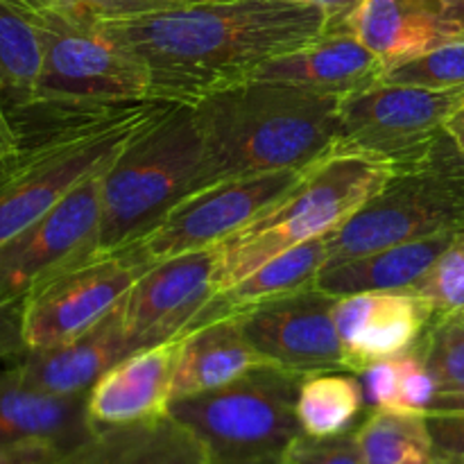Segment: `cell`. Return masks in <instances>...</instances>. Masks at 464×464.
I'll list each match as a JSON object with an SVG mask.
<instances>
[{
	"mask_svg": "<svg viewBox=\"0 0 464 464\" xmlns=\"http://www.w3.org/2000/svg\"><path fill=\"white\" fill-rule=\"evenodd\" d=\"M95 21L143 63L150 98L179 104L252 80L329 30L326 14L304 0H218Z\"/></svg>",
	"mask_w": 464,
	"mask_h": 464,
	"instance_id": "cell-1",
	"label": "cell"
},
{
	"mask_svg": "<svg viewBox=\"0 0 464 464\" xmlns=\"http://www.w3.org/2000/svg\"><path fill=\"white\" fill-rule=\"evenodd\" d=\"M190 107L202 140L193 193L267 172L308 170L343 143L340 98L284 82H240Z\"/></svg>",
	"mask_w": 464,
	"mask_h": 464,
	"instance_id": "cell-2",
	"label": "cell"
},
{
	"mask_svg": "<svg viewBox=\"0 0 464 464\" xmlns=\"http://www.w3.org/2000/svg\"><path fill=\"white\" fill-rule=\"evenodd\" d=\"M170 102L134 100L77 109H25L39 113L34 131L0 161V247L30 229L72 188L102 175L136 131ZM16 113V116H18Z\"/></svg>",
	"mask_w": 464,
	"mask_h": 464,
	"instance_id": "cell-3",
	"label": "cell"
},
{
	"mask_svg": "<svg viewBox=\"0 0 464 464\" xmlns=\"http://www.w3.org/2000/svg\"><path fill=\"white\" fill-rule=\"evenodd\" d=\"M388 161L338 150L322 159L285 198L216 247V295L270 258L324 238L352 220L392 177Z\"/></svg>",
	"mask_w": 464,
	"mask_h": 464,
	"instance_id": "cell-4",
	"label": "cell"
},
{
	"mask_svg": "<svg viewBox=\"0 0 464 464\" xmlns=\"http://www.w3.org/2000/svg\"><path fill=\"white\" fill-rule=\"evenodd\" d=\"M199 159L193 107L170 102L104 170L98 252H121L150 234L193 193Z\"/></svg>",
	"mask_w": 464,
	"mask_h": 464,
	"instance_id": "cell-5",
	"label": "cell"
},
{
	"mask_svg": "<svg viewBox=\"0 0 464 464\" xmlns=\"http://www.w3.org/2000/svg\"><path fill=\"white\" fill-rule=\"evenodd\" d=\"M302 381L295 372L258 365L222 388L175 399L168 415L193 433L208 464H284L302 435Z\"/></svg>",
	"mask_w": 464,
	"mask_h": 464,
	"instance_id": "cell-6",
	"label": "cell"
},
{
	"mask_svg": "<svg viewBox=\"0 0 464 464\" xmlns=\"http://www.w3.org/2000/svg\"><path fill=\"white\" fill-rule=\"evenodd\" d=\"M460 231L464 150L444 130L424 157L397 168L383 188L326 238V266L392 245Z\"/></svg>",
	"mask_w": 464,
	"mask_h": 464,
	"instance_id": "cell-7",
	"label": "cell"
},
{
	"mask_svg": "<svg viewBox=\"0 0 464 464\" xmlns=\"http://www.w3.org/2000/svg\"><path fill=\"white\" fill-rule=\"evenodd\" d=\"M44 62L25 109H77L134 102L150 98L143 63L113 44L86 9L75 14L45 12L34 16Z\"/></svg>",
	"mask_w": 464,
	"mask_h": 464,
	"instance_id": "cell-8",
	"label": "cell"
},
{
	"mask_svg": "<svg viewBox=\"0 0 464 464\" xmlns=\"http://www.w3.org/2000/svg\"><path fill=\"white\" fill-rule=\"evenodd\" d=\"M308 170L267 172L198 190L181 199L150 234L118 254L148 270L181 254L218 247L285 198Z\"/></svg>",
	"mask_w": 464,
	"mask_h": 464,
	"instance_id": "cell-9",
	"label": "cell"
},
{
	"mask_svg": "<svg viewBox=\"0 0 464 464\" xmlns=\"http://www.w3.org/2000/svg\"><path fill=\"white\" fill-rule=\"evenodd\" d=\"M464 100V91L381 84L340 98L343 152H361L397 168L424 157L449 118Z\"/></svg>",
	"mask_w": 464,
	"mask_h": 464,
	"instance_id": "cell-10",
	"label": "cell"
},
{
	"mask_svg": "<svg viewBox=\"0 0 464 464\" xmlns=\"http://www.w3.org/2000/svg\"><path fill=\"white\" fill-rule=\"evenodd\" d=\"M102 175L82 181L30 229L0 247L3 302H25L45 281L98 254Z\"/></svg>",
	"mask_w": 464,
	"mask_h": 464,
	"instance_id": "cell-11",
	"label": "cell"
},
{
	"mask_svg": "<svg viewBox=\"0 0 464 464\" xmlns=\"http://www.w3.org/2000/svg\"><path fill=\"white\" fill-rule=\"evenodd\" d=\"M140 272L122 254L98 252L45 281L23 302L25 347H54L98 326L121 306Z\"/></svg>",
	"mask_w": 464,
	"mask_h": 464,
	"instance_id": "cell-12",
	"label": "cell"
},
{
	"mask_svg": "<svg viewBox=\"0 0 464 464\" xmlns=\"http://www.w3.org/2000/svg\"><path fill=\"white\" fill-rule=\"evenodd\" d=\"M338 297L320 288L285 295L236 313L245 338L270 365L295 374L347 372L335 331Z\"/></svg>",
	"mask_w": 464,
	"mask_h": 464,
	"instance_id": "cell-13",
	"label": "cell"
},
{
	"mask_svg": "<svg viewBox=\"0 0 464 464\" xmlns=\"http://www.w3.org/2000/svg\"><path fill=\"white\" fill-rule=\"evenodd\" d=\"M216 247L181 254L140 272L122 299V324L131 353L157 347L193 329L216 297Z\"/></svg>",
	"mask_w": 464,
	"mask_h": 464,
	"instance_id": "cell-14",
	"label": "cell"
},
{
	"mask_svg": "<svg viewBox=\"0 0 464 464\" xmlns=\"http://www.w3.org/2000/svg\"><path fill=\"white\" fill-rule=\"evenodd\" d=\"M334 320L344 367L361 374L374 362L412 352L435 320V313L411 290L358 293L338 297Z\"/></svg>",
	"mask_w": 464,
	"mask_h": 464,
	"instance_id": "cell-15",
	"label": "cell"
},
{
	"mask_svg": "<svg viewBox=\"0 0 464 464\" xmlns=\"http://www.w3.org/2000/svg\"><path fill=\"white\" fill-rule=\"evenodd\" d=\"M340 30L356 34L390 71L462 39L464 0H361Z\"/></svg>",
	"mask_w": 464,
	"mask_h": 464,
	"instance_id": "cell-16",
	"label": "cell"
},
{
	"mask_svg": "<svg viewBox=\"0 0 464 464\" xmlns=\"http://www.w3.org/2000/svg\"><path fill=\"white\" fill-rule=\"evenodd\" d=\"M184 335L139 349L118 361L86 394L93 426H127L168 415L170 388Z\"/></svg>",
	"mask_w": 464,
	"mask_h": 464,
	"instance_id": "cell-17",
	"label": "cell"
},
{
	"mask_svg": "<svg viewBox=\"0 0 464 464\" xmlns=\"http://www.w3.org/2000/svg\"><path fill=\"white\" fill-rule=\"evenodd\" d=\"M385 63L347 30H329L304 48L270 59L252 80L284 82L313 93H358L385 80Z\"/></svg>",
	"mask_w": 464,
	"mask_h": 464,
	"instance_id": "cell-18",
	"label": "cell"
},
{
	"mask_svg": "<svg viewBox=\"0 0 464 464\" xmlns=\"http://www.w3.org/2000/svg\"><path fill=\"white\" fill-rule=\"evenodd\" d=\"M122 304L86 334L48 349H27L14 367L27 385L59 397H86L118 361L130 356Z\"/></svg>",
	"mask_w": 464,
	"mask_h": 464,
	"instance_id": "cell-19",
	"label": "cell"
},
{
	"mask_svg": "<svg viewBox=\"0 0 464 464\" xmlns=\"http://www.w3.org/2000/svg\"><path fill=\"white\" fill-rule=\"evenodd\" d=\"M14 362L0 367V447L36 440L66 453L84 442L95 430L86 397H59L32 388Z\"/></svg>",
	"mask_w": 464,
	"mask_h": 464,
	"instance_id": "cell-20",
	"label": "cell"
},
{
	"mask_svg": "<svg viewBox=\"0 0 464 464\" xmlns=\"http://www.w3.org/2000/svg\"><path fill=\"white\" fill-rule=\"evenodd\" d=\"M54 464H208L202 447L175 417L98 426Z\"/></svg>",
	"mask_w": 464,
	"mask_h": 464,
	"instance_id": "cell-21",
	"label": "cell"
},
{
	"mask_svg": "<svg viewBox=\"0 0 464 464\" xmlns=\"http://www.w3.org/2000/svg\"><path fill=\"white\" fill-rule=\"evenodd\" d=\"M258 365H270L247 343L236 315L195 326L181 340L170 401L222 388Z\"/></svg>",
	"mask_w": 464,
	"mask_h": 464,
	"instance_id": "cell-22",
	"label": "cell"
},
{
	"mask_svg": "<svg viewBox=\"0 0 464 464\" xmlns=\"http://www.w3.org/2000/svg\"><path fill=\"white\" fill-rule=\"evenodd\" d=\"M456 236L458 234L429 236V238L392 245V247L379 249V252L334 263L320 272L315 288L324 290L334 297L411 290L438 261L440 254L453 243Z\"/></svg>",
	"mask_w": 464,
	"mask_h": 464,
	"instance_id": "cell-23",
	"label": "cell"
},
{
	"mask_svg": "<svg viewBox=\"0 0 464 464\" xmlns=\"http://www.w3.org/2000/svg\"><path fill=\"white\" fill-rule=\"evenodd\" d=\"M326 238L329 236L308 240L299 247L288 249V252L270 258L261 267L249 272L247 276H243L231 288L218 293L207 304V308L199 313L193 329L204 324V322L218 320V317L243 313L247 308L256 306V304L315 288L317 276L326 266Z\"/></svg>",
	"mask_w": 464,
	"mask_h": 464,
	"instance_id": "cell-24",
	"label": "cell"
},
{
	"mask_svg": "<svg viewBox=\"0 0 464 464\" xmlns=\"http://www.w3.org/2000/svg\"><path fill=\"white\" fill-rule=\"evenodd\" d=\"M365 408L362 381L353 372L308 374L299 385L297 420L308 438H334L356 430Z\"/></svg>",
	"mask_w": 464,
	"mask_h": 464,
	"instance_id": "cell-25",
	"label": "cell"
},
{
	"mask_svg": "<svg viewBox=\"0 0 464 464\" xmlns=\"http://www.w3.org/2000/svg\"><path fill=\"white\" fill-rule=\"evenodd\" d=\"M353 435L365 464H435L440 460L424 412L372 411Z\"/></svg>",
	"mask_w": 464,
	"mask_h": 464,
	"instance_id": "cell-26",
	"label": "cell"
},
{
	"mask_svg": "<svg viewBox=\"0 0 464 464\" xmlns=\"http://www.w3.org/2000/svg\"><path fill=\"white\" fill-rule=\"evenodd\" d=\"M44 62L34 18L9 0H0V80L9 93L12 111L30 98Z\"/></svg>",
	"mask_w": 464,
	"mask_h": 464,
	"instance_id": "cell-27",
	"label": "cell"
},
{
	"mask_svg": "<svg viewBox=\"0 0 464 464\" xmlns=\"http://www.w3.org/2000/svg\"><path fill=\"white\" fill-rule=\"evenodd\" d=\"M440 392L464 388V315H440L417 344Z\"/></svg>",
	"mask_w": 464,
	"mask_h": 464,
	"instance_id": "cell-28",
	"label": "cell"
},
{
	"mask_svg": "<svg viewBox=\"0 0 464 464\" xmlns=\"http://www.w3.org/2000/svg\"><path fill=\"white\" fill-rule=\"evenodd\" d=\"M440 315H464V231L411 288Z\"/></svg>",
	"mask_w": 464,
	"mask_h": 464,
	"instance_id": "cell-29",
	"label": "cell"
},
{
	"mask_svg": "<svg viewBox=\"0 0 464 464\" xmlns=\"http://www.w3.org/2000/svg\"><path fill=\"white\" fill-rule=\"evenodd\" d=\"M383 82L435 91H464V36L449 41L412 62L390 68Z\"/></svg>",
	"mask_w": 464,
	"mask_h": 464,
	"instance_id": "cell-30",
	"label": "cell"
},
{
	"mask_svg": "<svg viewBox=\"0 0 464 464\" xmlns=\"http://www.w3.org/2000/svg\"><path fill=\"white\" fill-rule=\"evenodd\" d=\"M284 464H365L353 430L334 438L299 435L285 453Z\"/></svg>",
	"mask_w": 464,
	"mask_h": 464,
	"instance_id": "cell-31",
	"label": "cell"
},
{
	"mask_svg": "<svg viewBox=\"0 0 464 464\" xmlns=\"http://www.w3.org/2000/svg\"><path fill=\"white\" fill-rule=\"evenodd\" d=\"M399 406L397 411H408V412H424L429 411V406L433 403L435 394L440 392L438 383H435L433 374L429 372V367L421 361L417 347L412 352L399 356Z\"/></svg>",
	"mask_w": 464,
	"mask_h": 464,
	"instance_id": "cell-32",
	"label": "cell"
},
{
	"mask_svg": "<svg viewBox=\"0 0 464 464\" xmlns=\"http://www.w3.org/2000/svg\"><path fill=\"white\" fill-rule=\"evenodd\" d=\"M362 390H365V401L370 411H397L399 406V356L379 361L362 370L361 374Z\"/></svg>",
	"mask_w": 464,
	"mask_h": 464,
	"instance_id": "cell-33",
	"label": "cell"
},
{
	"mask_svg": "<svg viewBox=\"0 0 464 464\" xmlns=\"http://www.w3.org/2000/svg\"><path fill=\"white\" fill-rule=\"evenodd\" d=\"M435 451L444 460H464V412H426Z\"/></svg>",
	"mask_w": 464,
	"mask_h": 464,
	"instance_id": "cell-34",
	"label": "cell"
},
{
	"mask_svg": "<svg viewBox=\"0 0 464 464\" xmlns=\"http://www.w3.org/2000/svg\"><path fill=\"white\" fill-rule=\"evenodd\" d=\"M27 352L23 340V302L0 299V367L12 365Z\"/></svg>",
	"mask_w": 464,
	"mask_h": 464,
	"instance_id": "cell-35",
	"label": "cell"
},
{
	"mask_svg": "<svg viewBox=\"0 0 464 464\" xmlns=\"http://www.w3.org/2000/svg\"><path fill=\"white\" fill-rule=\"evenodd\" d=\"M63 451L50 442H16L0 447V464H54Z\"/></svg>",
	"mask_w": 464,
	"mask_h": 464,
	"instance_id": "cell-36",
	"label": "cell"
},
{
	"mask_svg": "<svg viewBox=\"0 0 464 464\" xmlns=\"http://www.w3.org/2000/svg\"><path fill=\"white\" fill-rule=\"evenodd\" d=\"M80 5L95 18H122L166 9L163 0H80Z\"/></svg>",
	"mask_w": 464,
	"mask_h": 464,
	"instance_id": "cell-37",
	"label": "cell"
},
{
	"mask_svg": "<svg viewBox=\"0 0 464 464\" xmlns=\"http://www.w3.org/2000/svg\"><path fill=\"white\" fill-rule=\"evenodd\" d=\"M18 148H21V130H18V122L14 118L7 89L0 80V152L14 154Z\"/></svg>",
	"mask_w": 464,
	"mask_h": 464,
	"instance_id": "cell-38",
	"label": "cell"
},
{
	"mask_svg": "<svg viewBox=\"0 0 464 464\" xmlns=\"http://www.w3.org/2000/svg\"><path fill=\"white\" fill-rule=\"evenodd\" d=\"M304 3L317 5V7L326 14V18H329V30H340L343 23L347 21L349 14L358 7L361 0H304Z\"/></svg>",
	"mask_w": 464,
	"mask_h": 464,
	"instance_id": "cell-39",
	"label": "cell"
},
{
	"mask_svg": "<svg viewBox=\"0 0 464 464\" xmlns=\"http://www.w3.org/2000/svg\"><path fill=\"white\" fill-rule=\"evenodd\" d=\"M426 412H464V388L438 392Z\"/></svg>",
	"mask_w": 464,
	"mask_h": 464,
	"instance_id": "cell-40",
	"label": "cell"
},
{
	"mask_svg": "<svg viewBox=\"0 0 464 464\" xmlns=\"http://www.w3.org/2000/svg\"><path fill=\"white\" fill-rule=\"evenodd\" d=\"M447 130H449V134H451L453 139L458 140V145H460V148L464 150V100H462L460 107L456 109V113L449 118Z\"/></svg>",
	"mask_w": 464,
	"mask_h": 464,
	"instance_id": "cell-41",
	"label": "cell"
},
{
	"mask_svg": "<svg viewBox=\"0 0 464 464\" xmlns=\"http://www.w3.org/2000/svg\"><path fill=\"white\" fill-rule=\"evenodd\" d=\"M39 5L44 9H54V12H66V14L82 12L80 0H39Z\"/></svg>",
	"mask_w": 464,
	"mask_h": 464,
	"instance_id": "cell-42",
	"label": "cell"
},
{
	"mask_svg": "<svg viewBox=\"0 0 464 464\" xmlns=\"http://www.w3.org/2000/svg\"><path fill=\"white\" fill-rule=\"evenodd\" d=\"M198 3H218V0H163L166 9L184 7V5H198Z\"/></svg>",
	"mask_w": 464,
	"mask_h": 464,
	"instance_id": "cell-43",
	"label": "cell"
},
{
	"mask_svg": "<svg viewBox=\"0 0 464 464\" xmlns=\"http://www.w3.org/2000/svg\"><path fill=\"white\" fill-rule=\"evenodd\" d=\"M435 464H451V462H449V460H444V458H440V460L435 462Z\"/></svg>",
	"mask_w": 464,
	"mask_h": 464,
	"instance_id": "cell-44",
	"label": "cell"
},
{
	"mask_svg": "<svg viewBox=\"0 0 464 464\" xmlns=\"http://www.w3.org/2000/svg\"><path fill=\"white\" fill-rule=\"evenodd\" d=\"M451 464H464V460H449Z\"/></svg>",
	"mask_w": 464,
	"mask_h": 464,
	"instance_id": "cell-45",
	"label": "cell"
},
{
	"mask_svg": "<svg viewBox=\"0 0 464 464\" xmlns=\"http://www.w3.org/2000/svg\"><path fill=\"white\" fill-rule=\"evenodd\" d=\"M5 157H9V154H3V152H0V161H3V159H5Z\"/></svg>",
	"mask_w": 464,
	"mask_h": 464,
	"instance_id": "cell-46",
	"label": "cell"
}]
</instances>
